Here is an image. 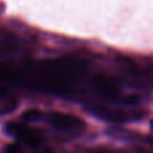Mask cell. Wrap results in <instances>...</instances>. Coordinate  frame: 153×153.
<instances>
[{
	"instance_id": "obj_1",
	"label": "cell",
	"mask_w": 153,
	"mask_h": 153,
	"mask_svg": "<svg viewBox=\"0 0 153 153\" xmlns=\"http://www.w3.org/2000/svg\"><path fill=\"white\" fill-rule=\"evenodd\" d=\"M4 130L10 136H13L15 138H18V141L20 144H26L27 146H32V148L39 146L43 141V137L40 136V133L38 130L32 129L31 126H27L24 124L8 122L5 125Z\"/></svg>"
},
{
	"instance_id": "obj_2",
	"label": "cell",
	"mask_w": 153,
	"mask_h": 153,
	"mask_svg": "<svg viewBox=\"0 0 153 153\" xmlns=\"http://www.w3.org/2000/svg\"><path fill=\"white\" fill-rule=\"evenodd\" d=\"M47 120L50 125H53L54 128L59 130H65V132H75V130L83 129L85 126V122L81 118L71 116V114L59 113V111L50 113Z\"/></svg>"
},
{
	"instance_id": "obj_3",
	"label": "cell",
	"mask_w": 153,
	"mask_h": 153,
	"mask_svg": "<svg viewBox=\"0 0 153 153\" xmlns=\"http://www.w3.org/2000/svg\"><path fill=\"white\" fill-rule=\"evenodd\" d=\"M95 87L97 90L103 94L106 98H110V100H114L116 97H118V87L114 83L113 81L105 78V76H97L95 78Z\"/></svg>"
},
{
	"instance_id": "obj_4",
	"label": "cell",
	"mask_w": 153,
	"mask_h": 153,
	"mask_svg": "<svg viewBox=\"0 0 153 153\" xmlns=\"http://www.w3.org/2000/svg\"><path fill=\"white\" fill-rule=\"evenodd\" d=\"M40 118H42V111L36 110V109L24 111V114L22 116V120H23V121H27V122H34V121H38V120H40Z\"/></svg>"
},
{
	"instance_id": "obj_5",
	"label": "cell",
	"mask_w": 153,
	"mask_h": 153,
	"mask_svg": "<svg viewBox=\"0 0 153 153\" xmlns=\"http://www.w3.org/2000/svg\"><path fill=\"white\" fill-rule=\"evenodd\" d=\"M5 153H22V144H11L5 148Z\"/></svg>"
}]
</instances>
